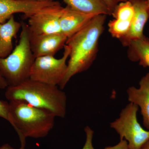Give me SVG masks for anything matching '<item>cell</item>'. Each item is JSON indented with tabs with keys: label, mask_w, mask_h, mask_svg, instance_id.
Segmentation results:
<instances>
[{
	"label": "cell",
	"mask_w": 149,
	"mask_h": 149,
	"mask_svg": "<svg viewBox=\"0 0 149 149\" xmlns=\"http://www.w3.org/2000/svg\"><path fill=\"white\" fill-rule=\"evenodd\" d=\"M58 3L54 0H0V24L5 23L14 14L23 13L24 17L28 19L40 11Z\"/></svg>",
	"instance_id": "obj_8"
},
{
	"label": "cell",
	"mask_w": 149,
	"mask_h": 149,
	"mask_svg": "<svg viewBox=\"0 0 149 149\" xmlns=\"http://www.w3.org/2000/svg\"><path fill=\"white\" fill-rule=\"evenodd\" d=\"M63 8L59 3L30 17L27 24L29 33L37 35L61 33L59 19Z\"/></svg>",
	"instance_id": "obj_7"
},
{
	"label": "cell",
	"mask_w": 149,
	"mask_h": 149,
	"mask_svg": "<svg viewBox=\"0 0 149 149\" xmlns=\"http://www.w3.org/2000/svg\"><path fill=\"white\" fill-rule=\"evenodd\" d=\"M31 50L35 58L54 56L66 44L68 38L62 33L33 35L29 33Z\"/></svg>",
	"instance_id": "obj_9"
},
{
	"label": "cell",
	"mask_w": 149,
	"mask_h": 149,
	"mask_svg": "<svg viewBox=\"0 0 149 149\" xmlns=\"http://www.w3.org/2000/svg\"><path fill=\"white\" fill-rule=\"evenodd\" d=\"M102 1L104 3L107 8L108 9L110 15H111L115 8L119 3L130 1V0H102Z\"/></svg>",
	"instance_id": "obj_20"
},
{
	"label": "cell",
	"mask_w": 149,
	"mask_h": 149,
	"mask_svg": "<svg viewBox=\"0 0 149 149\" xmlns=\"http://www.w3.org/2000/svg\"><path fill=\"white\" fill-rule=\"evenodd\" d=\"M140 149H149V139L143 145Z\"/></svg>",
	"instance_id": "obj_24"
},
{
	"label": "cell",
	"mask_w": 149,
	"mask_h": 149,
	"mask_svg": "<svg viewBox=\"0 0 149 149\" xmlns=\"http://www.w3.org/2000/svg\"><path fill=\"white\" fill-rule=\"evenodd\" d=\"M134 14V8L130 1L120 3L111 14L115 19L132 21Z\"/></svg>",
	"instance_id": "obj_17"
},
{
	"label": "cell",
	"mask_w": 149,
	"mask_h": 149,
	"mask_svg": "<svg viewBox=\"0 0 149 149\" xmlns=\"http://www.w3.org/2000/svg\"><path fill=\"white\" fill-rule=\"evenodd\" d=\"M147 1H148V3L149 5V0H147Z\"/></svg>",
	"instance_id": "obj_26"
},
{
	"label": "cell",
	"mask_w": 149,
	"mask_h": 149,
	"mask_svg": "<svg viewBox=\"0 0 149 149\" xmlns=\"http://www.w3.org/2000/svg\"><path fill=\"white\" fill-rule=\"evenodd\" d=\"M37 1H54V0H37Z\"/></svg>",
	"instance_id": "obj_25"
},
{
	"label": "cell",
	"mask_w": 149,
	"mask_h": 149,
	"mask_svg": "<svg viewBox=\"0 0 149 149\" xmlns=\"http://www.w3.org/2000/svg\"><path fill=\"white\" fill-rule=\"evenodd\" d=\"M131 22L115 19L110 20L108 23L109 32L113 37L120 40L128 34Z\"/></svg>",
	"instance_id": "obj_16"
},
{
	"label": "cell",
	"mask_w": 149,
	"mask_h": 149,
	"mask_svg": "<svg viewBox=\"0 0 149 149\" xmlns=\"http://www.w3.org/2000/svg\"><path fill=\"white\" fill-rule=\"evenodd\" d=\"M21 29L18 44L11 53L5 58H0V73L8 86H16L29 79L35 60L27 24L22 22Z\"/></svg>",
	"instance_id": "obj_4"
},
{
	"label": "cell",
	"mask_w": 149,
	"mask_h": 149,
	"mask_svg": "<svg viewBox=\"0 0 149 149\" xmlns=\"http://www.w3.org/2000/svg\"><path fill=\"white\" fill-rule=\"evenodd\" d=\"M139 88L132 86L127 90L128 101L141 108L144 126L149 130V72L142 77Z\"/></svg>",
	"instance_id": "obj_12"
},
{
	"label": "cell",
	"mask_w": 149,
	"mask_h": 149,
	"mask_svg": "<svg viewBox=\"0 0 149 149\" xmlns=\"http://www.w3.org/2000/svg\"><path fill=\"white\" fill-rule=\"evenodd\" d=\"M85 131L86 133V141L82 149H95L93 145L94 131L88 126L85 127Z\"/></svg>",
	"instance_id": "obj_19"
},
{
	"label": "cell",
	"mask_w": 149,
	"mask_h": 149,
	"mask_svg": "<svg viewBox=\"0 0 149 149\" xmlns=\"http://www.w3.org/2000/svg\"><path fill=\"white\" fill-rule=\"evenodd\" d=\"M61 58L54 56H44L35 58L31 68L29 79L49 85H59L65 76L68 68L66 61L70 49L66 45Z\"/></svg>",
	"instance_id": "obj_6"
},
{
	"label": "cell",
	"mask_w": 149,
	"mask_h": 149,
	"mask_svg": "<svg viewBox=\"0 0 149 149\" xmlns=\"http://www.w3.org/2000/svg\"><path fill=\"white\" fill-rule=\"evenodd\" d=\"M0 117L4 118L13 125V121L10 113L9 102L0 100Z\"/></svg>",
	"instance_id": "obj_18"
},
{
	"label": "cell",
	"mask_w": 149,
	"mask_h": 149,
	"mask_svg": "<svg viewBox=\"0 0 149 149\" xmlns=\"http://www.w3.org/2000/svg\"><path fill=\"white\" fill-rule=\"evenodd\" d=\"M106 17L105 15H96L83 29L68 39L65 45L69 47L70 52L66 74L59 85L61 90L74 75L90 68L95 60Z\"/></svg>",
	"instance_id": "obj_1"
},
{
	"label": "cell",
	"mask_w": 149,
	"mask_h": 149,
	"mask_svg": "<svg viewBox=\"0 0 149 149\" xmlns=\"http://www.w3.org/2000/svg\"><path fill=\"white\" fill-rule=\"evenodd\" d=\"M0 149H15L8 143L4 144L0 147Z\"/></svg>",
	"instance_id": "obj_23"
},
{
	"label": "cell",
	"mask_w": 149,
	"mask_h": 149,
	"mask_svg": "<svg viewBox=\"0 0 149 149\" xmlns=\"http://www.w3.org/2000/svg\"><path fill=\"white\" fill-rule=\"evenodd\" d=\"M72 9L86 14L110 15L108 9L102 0H63Z\"/></svg>",
	"instance_id": "obj_15"
},
{
	"label": "cell",
	"mask_w": 149,
	"mask_h": 149,
	"mask_svg": "<svg viewBox=\"0 0 149 149\" xmlns=\"http://www.w3.org/2000/svg\"><path fill=\"white\" fill-rule=\"evenodd\" d=\"M9 101H23L35 107L46 110L56 117L64 118L66 114L67 96L58 86L30 79L14 86H8L5 92Z\"/></svg>",
	"instance_id": "obj_2"
},
{
	"label": "cell",
	"mask_w": 149,
	"mask_h": 149,
	"mask_svg": "<svg viewBox=\"0 0 149 149\" xmlns=\"http://www.w3.org/2000/svg\"><path fill=\"white\" fill-rule=\"evenodd\" d=\"M134 14L129 32L120 40L123 47H128L131 41L144 37V27L149 19V5L147 0H130Z\"/></svg>",
	"instance_id": "obj_10"
},
{
	"label": "cell",
	"mask_w": 149,
	"mask_h": 149,
	"mask_svg": "<svg viewBox=\"0 0 149 149\" xmlns=\"http://www.w3.org/2000/svg\"><path fill=\"white\" fill-rule=\"evenodd\" d=\"M104 149H129V148L127 141L126 140L123 139L120 140V142L116 146L106 147Z\"/></svg>",
	"instance_id": "obj_21"
},
{
	"label": "cell",
	"mask_w": 149,
	"mask_h": 149,
	"mask_svg": "<svg viewBox=\"0 0 149 149\" xmlns=\"http://www.w3.org/2000/svg\"><path fill=\"white\" fill-rule=\"evenodd\" d=\"M128 57L132 61H139L143 67L149 68V39L142 38L131 41L128 47Z\"/></svg>",
	"instance_id": "obj_14"
},
{
	"label": "cell",
	"mask_w": 149,
	"mask_h": 149,
	"mask_svg": "<svg viewBox=\"0 0 149 149\" xmlns=\"http://www.w3.org/2000/svg\"><path fill=\"white\" fill-rule=\"evenodd\" d=\"M9 104L12 126L20 142L19 149H25L26 138H45L53 128L56 116L51 112L19 100L10 101Z\"/></svg>",
	"instance_id": "obj_3"
},
{
	"label": "cell",
	"mask_w": 149,
	"mask_h": 149,
	"mask_svg": "<svg viewBox=\"0 0 149 149\" xmlns=\"http://www.w3.org/2000/svg\"><path fill=\"white\" fill-rule=\"evenodd\" d=\"M22 28V22L15 19L13 15L6 22L0 24V58H5L13 51V40Z\"/></svg>",
	"instance_id": "obj_13"
},
{
	"label": "cell",
	"mask_w": 149,
	"mask_h": 149,
	"mask_svg": "<svg viewBox=\"0 0 149 149\" xmlns=\"http://www.w3.org/2000/svg\"><path fill=\"white\" fill-rule=\"evenodd\" d=\"M8 87V85L5 79L0 73V89H4Z\"/></svg>",
	"instance_id": "obj_22"
},
{
	"label": "cell",
	"mask_w": 149,
	"mask_h": 149,
	"mask_svg": "<svg viewBox=\"0 0 149 149\" xmlns=\"http://www.w3.org/2000/svg\"><path fill=\"white\" fill-rule=\"evenodd\" d=\"M96 15L82 13L66 6L63 8L60 17L61 32L68 39L83 29Z\"/></svg>",
	"instance_id": "obj_11"
},
{
	"label": "cell",
	"mask_w": 149,
	"mask_h": 149,
	"mask_svg": "<svg viewBox=\"0 0 149 149\" xmlns=\"http://www.w3.org/2000/svg\"><path fill=\"white\" fill-rule=\"evenodd\" d=\"M139 107L130 102L121 111L118 118L111 123L110 126L125 139L129 149H140L149 139V130H145L137 119Z\"/></svg>",
	"instance_id": "obj_5"
}]
</instances>
